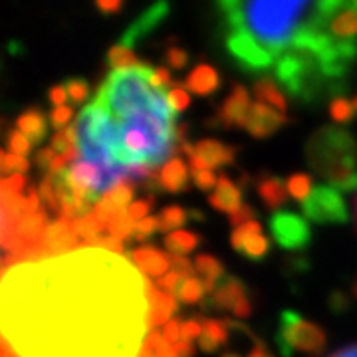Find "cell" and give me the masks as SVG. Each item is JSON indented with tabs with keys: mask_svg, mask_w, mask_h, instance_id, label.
<instances>
[{
	"mask_svg": "<svg viewBox=\"0 0 357 357\" xmlns=\"http://www.w3.org/2000/svg\"><path fill=\"white\" fill-rule=\"evenodd\" d=\"M191 178H192V183H195V185L204 192L217 189V185H218L217 175H215L211 169H206V171H191Z\"/></svg>",
	"mask_w": 357,
	"mask_h": 357,
	"instance_id": "42",
	"label": "cell"
},
{
	"mask_svg": "<svg viewBox=\"0 0 357 357\" xmlns=\"http://www.w3.org/2000/svg\"><path fill=\"white\" fill-rule=\"evenodd\" d=\"M204 284L203 280H197V278H187V280L181 282L177 290V300L183 304H199L204 298Z\"/></svg>",
	"mask_w": 357,
	"mask_h": 357,
	"instance_id": "31",
	"label": "cell"
},
{
	"mask_svg": "<svg viewBox=\"0 0 357 357\" xmlns=\"http://www.w3.org/2000/svg\"><path fill=\"white\" fill-rule=\"evenodd\" d=\"M38 191L42 203L46 204L50 211L60 215V208H62V206H60V197H58V189H56V181H54L52 175H46V177L42 178Z\"/></svg>",
	"mask_w": 357,
	"mask_h": 357,
	"instance_id": "33",
	"label": "cell"
},
{
	"mask_svg": "<svg viewBox=\"0 0 357 357\" xmlns=\"http://www.w3.org/2000/svg\"><path fill=\"white\" fill-rule=\"evenodd\" d=\"M288 192H290V197L296 199V201H300V203L304 204L306 203V199L312 195L314 191V178L306 175V173H294L288 177Z\"/></svg>",
	"mask_w": 357,
	"mask_h": 357,
	"instance_id": "29",
	"label": "cell"
},
{
	"mask_svg": "<svg viewBox=\"0 0 357 357\" xmlns=\"http://www.w3.org/2000/svg\"><path fill=\"white\" fill-rule=\"evenodd\" d=\"M24 175H10V177L2 178V183H0V192H14V195H20V192L24 191Z\"/></svg>",
	"mask_w": 357,
	"mask_h": 357,
	"instance_id": "50",
	"label": "cell"
},
{
	"mask_svg": "<svg viewBox=\"0 0 357 357\" xmlns=\"http://www.w3.org/2000/svg\"><path fill=\"white\" fill-rule=\"evenodd\" d=\"M252 91H255L256 102L264 103L268 107L280 112V114H286L288 109V100L286 96L282 93V89L276 86V82L270 76H260L255 82L252 86Z\"/></svg>",
	"mask_w": 357,
	"mask_h": 357,
	"instance_id": "23",
	"label": "cell"
},
{
	"mask_svg": "<svg viewBox=\"0 0 357 357\" xmlns=\"http://www.w3.org/2000/svg\"><path fill=\"white\" fill-rule=\"evenodd\" d=\"M167 10H169V6H167L165 0H157V2H153V4H151L145 13L141 14L133 24L129 26V30L121 36L119 42L129 46V48H133V44H135L141 36H145L147 32H151L155 26L161 22V18L165 16Z\"/></svg>",
	"mask_w": 357,
	"mask_h": 357,
	"instance_id": "16",
	"label": "cell"
},
{
	"mask_svg": "<svg viewBox=\"0 0 357 357\" xmlns=\"http://www.w3.org/2000/svg\"><path fill=\"white\" fill-rule=\"evenodd\" d=\"M203 318H191L187 321H183L181 330H183V342H195V340H201L203 335Z\"/></svg>",
	"mask_w": 357,
	"mask_h": 357,
	"instance_id": "44",
	"label": "cell"
},
{
	"mask_svg": "<svg viewBox=\"0 0 357 357\" xmlns=\"http://www.w3.org/2000/svg\"><path fill=\"white\" fill-rule=\"evenodd\" d=\"M161 357H178L177 354H175V347H171V345H167V349L163 351V356Z\"/></svg>",
	"mask_w": 357,
	"mask_h": 357,
	"instance_id": "60",
	"label": "cell"
},
{
	"mask_svg": "<svg viewBox=\"0 0 357 357\" xmlns=\"http://www.w3.org/2000/svg\"><path fill=\"white\" fill-rule=\"evenodd\" d=\"M54 157H56V151H54L52 147H48V149H40V151H36V155H34V163H36V167H40L42 171H46V169L50 171Z\"/></svg>",
	"mask_w": 357,
	"mask_h": 357,
	"instance_id": "52",
	"label": "cell"
},
{
	"mask_svg": "<svg viewBox=\"0 0 357 357\" xmlns=\"http://www.w3.org/2000/svg\"><path fill=\"white\" fill-rule=\"evenodd\" d=\"M48 98H50V102L56 105V107H62L68 100V91H66L64 84H60V86H54L50 89V93H48Z\"/></svg>",
	"mask_w": 357,
	"mask_h": 357,
	"instance_id": "55",
	"label": "cell"
},
{
	"mask_svg": "<svg viewBox=\"0 0 357 357\" xmlns=\"http://www.w3.org/2000/svg\"><path fill=\"white\" fill-rule=\"evenodd\" d=\"M211 206L218 211V213H227V215H234L241 206H243V191L241 187H236L229 177L218 178V185L215 191L208 197Z\"/></svg>",
	"mask_w": 357,
	"mask_h": 357,
	"instance_id": "18",
	"label": "cell"
},
{
	"mask_svg": "<svg viewBox=\"0 0 357 357\" xmlns=\"http://www.w3.org/2000/svg\"><path fill=\"white\" fill-rule=\"evenodd\" d=\"M167 342L163 337V333H159L157 330L149 332V335L145 337V344L141 347L139 357H161L163 351L167 349Z\"/></svg>",
	"mask_w": 357,
	"mask_h": 357,
	"instance_id": "36",
	"label": "cell"
},
{
	"mask_svg": "<svg viewBox=\"0 0 357 357\" xmlns=\"http://www.w3.org/2000/svg\"><path fill=\"white\" fill-rule=\"evenodd\" d=\"M175 354L178 357H195V345L192 342H181L175 345Z\"/></svg>",
	"mask_w": 357,
	"mask_h": 357,
	"instance_id": "56",
	"label": "cell"
},
{
	"mask_svg": "<svg viewBox=\"0 0 357 357\" xmlns=\"http://www.w3.org/2000/svg\"><path fill=\"white\" fill-rule=\"evenodd\" d=\"M330 307H332V312H335V314H342L345 310H349V298H347V294L333 292L330 296Z\"/></svg>",
	"mask_w": 357,
	"mask_h": 357,
	"instance_id": "53",
	"label": "cell"
},
{
	"mask_svg": "<svg viewBox=\"0 0 357 357\" xmlns=\"http://www.w3.org/2000/svg\"><path fill=\"white\" fill-rule=\"evenodd\" d=\"M222 357H241V356H236V354H225Z\"/></svg>",
	"mask_w": 357,
	"mask_h": 357,
	"instance_id": "63",
	"label": "cell"
},
{
	"mask_svg": "<svg viewBox=\"0 0 357 357\" xmlns=\"http://www.w3.org/2000/svg\"><path fill=\"white\" fill-rule=\"evenodd\" d=\"M64 88L68 91V100L74 105H82L89 98V84L84 77H70L64 82Z\"/></svg>",
	"mask_w": 357,
	"mask_h": 357,
	"instance_id": "34",
	"label": "cell"
},
{
	"mask_svg": "<svg viewBox=\"0 0 357 357\" xmlns=\"http://www.w3.org/2000/svg\"><path fill=\"white\" fill-rule=\"evenodd\" d=\"M2 357H18V356L14 354L13 349L8 347V345H6V344H4V342H2Z\"/></svg>",
	"mask_w": 357,
	"mask_h": 357,
	"instance_id": "59",
	"label": "cell"
},
{
	"mask_svg": "<svg viewBox=\"0 0 357 357\" xmlns=\"http://www.w3.org/2000/svg\"><path fill=\"white\" fill-rule=\"evenodd\" d=\"M149 300H151V314H149V330L153 332L159 326H165L171 321V316L178 310L177 300L175 296L159 290L157 286L151 284V294H149Z\"/></svg>",
	"mask_w": 357,
	"mask_h": 357,
	"instance_id": "22",
	"label": "cell"
},
{
	"mask_svg": "<svg viewBox=\"0 0 357 357\" xmlns=\"http://www.w3.org/2000/svg\"><path fill=\"white\" fill-rule=\"evenodd\" d=\"M181 326H183V321H178V319H171L169 324L163 326V337H165V342L171 347H175L177 344L183 342V330H181Z\"/></svg>",
	"mask_w": 357,
	"mask_h": 357,
	"instance_id": "46",
	"label": "cell"
},
{
	"mask_svg": "<svg viewBox=\"0 0 357 357\" xmlns=\"http://www.w3.org/2000/svg\"><path fill=\"white\" fill-rule=\"evenodd\" d=\"M227 14V50L244 72L270 68L304 103L342 96L356 56L337 48L326 22L345 0H218Z\"/></svg>",
	"mask_w": 357,
	"mask_h": 357,
	"instance_id": "2",
	"label": "cell"
},
{
	"mask_svg": "<svg viewBox=\"0 0 357 357\" xmlns=\"http://www.w3.org/2000/svg\"><path fill=\"white\" fill-rule=\"evenodd\" d=\"M270 230L276 244L288 252H302L312 243V230L306 217L292 211H278L270 217Z\"/></svg>",
	"mask_w": 357,
	"mask_h": 357,
	"instance_id": "8",
	"label": "cell"
},
{
	"mask_svg": "<svg viewBox=\"0 0 357 357\" xmlns=\"http://www.w3.org/2000/svg\"><path fill=\"white\" fill-rule=\"evenodd\" d=\"M326 34L337 48L357 58V0H345L326 22Z\"/></svg>",
	"mask_w": 357,
	"mask_h": 357,
	"instance_id": "9",
	"label": "cell"
},
{
	"mask_svg": "<svg viewBox=\"0 0 357 357\" xmlns=\"http://www.w3.org/2000/svg\"><path fill=\"white\" fill-rule=\"evenodd\" d=\"M165 62L173 70H185L189 64V54L183 48H178L177 44H171L165 50Z\"/></svg>",
	"mask_w": 357,
	"mask_h": 357,
	"instance_id": "39",
	"label": "cell"
},
{
	"mask_svg": "<svg viewBox=\"0 0 357 357\" xmlns=\"http://www.w3.org/2000/svg\"><path fill=\"white\" fill-rule=\"evenodd\" d=\"M195 270L199 272V276L203 278L204 290L206 294L215 292L218 282L225 278V266L222 262L211 255H199L195 258Z\"/></svg>",
	"mask_w": 357,
	"mask_h": 357,
	"instance_id": "25",
	"label": "cell"
},
{
	"mask_svg": "<svg viewBox=\"0 0 357 357\" xmlns=\"http://www.w3.org/2000/svg\"><path fill=\"white\" fill-rule=\"evenodd\" d=\"M256 192L258 197L262 199V203L266 206L268 211H274L278 213L282 206L288 201V183L280 178L278 175H272V173H260L256 177Z\"/></svg>",
	"mask_w": 357,
	"mask_h": 357,
	"instance_id": "15",
	"label": "cell"
},
{
	"mask_svg": "<svg viewBox=\"0 0 357 357\" xmlns=\"http://www.w3.org/2000/svg\"><path fill=\"white\" fill-rule=\"evenodd\" d=\"M171 272H175L183 280H187V278H195L197 270H195V264L187 256L171 255Z\"/></svg>",
	"mask_w": 357,
	"mask_h": 357,
	"instance_id": "41",
	"label": "cell"
},
{
	"mask_svg": "<svg viewBox=\"0 0 357 357\" xmlns=\"http://www.w3.org/2000/svg\"><path fill=\"white\" fill-rule=\"evenodd\" d=\"M72 117H74L72 107H68V105H62V107H54V112L50 114L52 128L58 129V131L70 128V121H72Z\"/></svg>",
	"mask_w": 357,
	"mask_h": 357,
	"instance_id": "43",
	"label": "cell"
},
{
	"mask_svg": "<svg viewBox=\"0 0 357 357\" xmlns=\"http://www.w3.org/2000/svg\"><path fill=\"white\" fill-rule=\"evenodd\" d=\"M149 294L129 256L102 246L24 260L2 274V342L18 357H139Z\"/></svg>",
	"mask_w": 357,
	"mask_h": 357,
	"instance_id": "1",
	"label": "cell"
},
{
	"mask_svg": "<svg viewBox=\"0 0 357 357\" xmlns=\"http://www.w3.org/2000/svg\"><path fill=\"white\" fill-rule=\"evenodd\" d=\"M203 243V236L199 232H192V230H175L171 234H167L165 248L175 256H187L191 255L192 250H197Z\"/></svg>",
	"mask_w": 357,
	"mask_h": 357,
	"instance_id": "26",
	"label": "cell"
},
{
	"mask_svg": "<svg viewBox=\"0 0 357 357\" xmlns=\"http://www.w3.org/2000/svg\"><path fill=\"white\" fill-rule=\"evenodd\" d=\"M203 310L211 312H232L236 318H248L252 316V298L250 290L241 278L236 276H225L218 282L215 292L208 296L203 304Z\"/></svg>",
	"mask_w": 357,
	"mask_h": 357,
	"instance_id": "7",
	"label": "cell"
},
{
	"mask_svg": "<svg viewBox=\"0 0 357 357\" xmlns=\"http://www.w3.org/2000/svg\"><path fill=\"white\" fill-rule=\"evenodd\" d=\"M84 243L77 234L76 225L72 220H54L50 222V227L46 230V236H44V248L48 256L50 255H64V252H72L76 248H82Z\"/></svg>",
	"mask_w": 357,
	"mask_h": 357,
	"instance_id": "13",
	"label": "cell"
},
{
	"mask_svg": "<svg viewBox=\"0 0 357 357\" xmlns=\"http://www.w3.org/2000/svg\"><path fill=\"white\" fill-rule=\"evenodd\" d=\"M248 357H274L270 351L266 349V345L264 342H260V340H256L255 347H252V351H250V356Z\"/></svg>",
	"mask_w": 357,
	"mask_h": 357,
	"instance_id": "57",
	"label": "cell"
},
{
	"mask_svg": "<svg viewBox=\"0 0 357 357\" xmlns=\"http://www.w3.org/2000/svg\"><path fill=\"white\" fill-rule=\"evenodd\" d=\"M351 294H354V296L357 298V278H356V282H354V286H351Z\"/></svg>",
	"mask_w": 357,
	"mask_h": 357,
	"instance_id": "61",
	"label": "cell"
},
{
	"mask_svg": "<svg viewBox=\"0 0 357 357\" xmlns=\"http://www.w3.org/2000/svg\"><path fill=\"white\" fill-rule=\"evenodd\" d=\"M195 155L201 157L208 169H217L236 161V147L217 139H201L195 145Z\"/></svg>",
	"mask_w": 357,
	"mask_h": 357,
	"instance_id": "17",
	"label": "cell"
},
{
	"mask_svg": "<svg viewBox=\"0 0 357 357\" xmlns=\"http://www.w3.org/2000/svg\"><path fill=\"white\" fill-rule=\"evenodd\" d=\"M328 112H330V117L337 123H349L354 117H356V105L354 102L345 100L344 96H335L330 100V105H328Z\"/></svg>",
	"mask_w": 357,
	"mask_h": 357,
	"instance_id": "32",
	"label": "cell"
},
{
	"mask_svg": "<svg viewBox=\"0 0 357 357\" xmlns=\"http://www.w3.org/2000/svg\"><path fill=\"white\" fill-rule=\"evenodd\" d=\"M107 64H109L112 70H128V68L143 66L145 62H141L139 58H137V54L133 52V48L117 42L115 46H112L107 50Z\"/></svg>",
	"mask_w": 357,
	"mask_h": 357,
	"instance_id": "28",
	"label": "cell"
},
{
	"mask_svg": "<svg viewBox=\"0 0 357 357\" xmlns=\"http://www.w3.org/2000/svg\"><path fill=\"white\" fill-rule=\"evenodd\" d=\"M123 0H96V8L102 14H115L121 10Z\"/></svg>",
	"mask_w": 357,
	"mask_h": 357,
	"instance_id": "54",
	"label": "cell"
},
{
	"mask_svg": "<svg viewBox=\"0 0 357 357\" xmlns=\"http://www.w3.org/2000/svg\"><path fill=\"white\" fill-rule=\"evenodd\" d=\"M151 74L149 64L112 70L74 123L79 159L102 171L107 192L121 183L143 187L177 151V112Z\"/></svg>",
	"mask_w": 357,
	"mask_h": 357,
	"instance_id": "3",
	"label": "cell"
},
{
	"mask_svg": "<svg viewBox=\"0 0 357 357\" xmlns=\"http://www.w3.org/2000/svg\"><path fill=\"white\" fill-rule=\"evenodd\" d=\"M286 123H288L286 115L272 109V107H268L264 103L255 102L250 105V109H248V115L244 119L243 128L256 139H268L276 131H280Z\"/></svg>",
	"mask_w": 357,
	"mask_h": 357,
	"instance_id": "12",
	"label": "cell"
},
{
	"mask_svg": "<svg viewBox=\"0 0 357 357\" xmlns=\"http://www.w3.org/2000/svg\"><path fill=\"white\" fill-rule=\"evenodd\" d=\"M159 220L157 217H147L139 220V222H135V229H133V241H137V243H143V241H147V238H151L155 232H159Z\"/></svg>",
	"mask_w": 357,
	"mask_h": 357,
	"instance_id": "38",
	"label": "cell"
},
{
	"mask_svg": "<svg viewBox=\"0 0 357 357\" xmlns=\"http://www.w3.org/2000/svg\"><path fill=\"white\" fill-rule=\"evenodd\" d=\"M354 105H356V112H357V96H356V100H354Z\"/></svg>",
	"mask_w": 357,
	"mask_h": 357,
	"instance_id": "64",
	"label": "cell"
},
{
	"mask_svg": "<svg viewBox=\"0 0 357 357\" xmlns=\"http://www.w3.org/2000/svg\"><path fill=\"white\" fill-rule=\"evenodd\" d=\"M185 86L183 84H175L173 88L169 89V103H171V107L175 109V112H185L187 107H189V103H191V98H189V93H187V89H183Z\"/></svg>",
	"mask_w": 357,
	"mask_h": 357,
	"instance_id": "40",
	"label": "cell"
},
{
	"mask_svg": "<svg viewBox=\"0 0 357 357\" xmlns=\"http://www.w3.org/2000/svg\"><path fill=\"white\" fill-rule=\"evenodd\" d=\"M159 229L161 232H175L178 230L183 225H187L189 220H192V211H187L178 204H171V206H165L161 213H159Z\"/></svg>",
	"mask_w": 357,
	"mask_h": 357,
	"instance_id": "27",
	"label": "cell"
},
{
	"mask_svg": "<svg viewBox=\"0 0 357 357\" xmlns=\"http://www.w3.org/2000/svg\"><path fill=\"white\" fill-rule=\"evenodd\" d=\"M159 189L165 192H185L189 189V167L181 157H173L161 167Z\"/></svg>",
	"mask_w": 357,
	"mask_h": 357,
	"instance_id": "20",
	"label": "cell"
},
{
	"mask_svg": "<svg viewBox=\"0 0 357 357\" xmlns=\"http://www.w3.org/2000/svg\"><path fill=\"white\" fill-rule=\"evenodd\" d=\"M276 345L282 357H319L326 351L328 335L318 324L294 310H284L278 319Z\"/></svg>",
	"mask_w": 357,
	"mask_h": 357,
	"instance_id": "5",
	"label": "cell"
},
{
	"mask_svg": "<svg viewBox=\"0 0 357 357\" xmlns=\"http://www.w3.org/2000/svg\"><path fill=\"white\" fill-rule=\"evenodd\" d=\"M250 96H248V89L244 86H234L232 91L227 96V100L222 102V105L217 109L215 117H211L208 126L211 128H243L244 119L248 115L250 109Z\"/></svg>",
	"mask_w": 357,
	"mask_h": 357,
	"instance_id": "11",
	"label": "cell"
},
{
	"mask_svg": "<svg viewBox=\"0 0 357 357\" xmlns=\"http://www.w3.org/2000/svg\"><path fill=\"white\" fill-rule=\"evenodd\" d=\"M330 357H357V344L347 345V347H342V349H337V351H335V354H332Z\"/></svg>",
	"mask_w": 357,
	"mask_h": 357,
	"instance_id": "58",
	"label": "cell"
},
{
	"mask_svg": "<svg viewBox=\"0 0 357 357\" xmlns=\"http://www.w3.org/2000/svg\"><path fill=\"white\" fill-rule=\"evenodd\" d=\"M151 82H153L155 88L161 89H169L173 88V77H171V72L167 68H153V74H151Z\"/></svg>",
	"mask_w": 357,
	"mask_h": 357,
	"instance_id": "51",
	"label": "cell"
},
{
	"mask_svg": "<svg viewBox=\"0 0 357 357\" xmlns=\"http://www.w3.org/2000/svg\"><path fill=\"white\" fill-rule=\"evenodd\" d=\"M181 282H183V278L178 276V274H175V272H167L163 278H159L157 280V288L159 290H163V292L171 294V296H177V290L178 286H181Z\"/></svg>",
	"mask_w": 357,
	"mask_h": 357,
	"instance_id": "48",
	"label": "cell"
},
{
	"mask_svg": "<svg viewBox=\"0 0 357 357\" xmlns=\"http://www.w3.org/2000/svg\"><path fill=\"white\" fill-rule=\"evenodd\" d=\"M302 213L307 220L318 225H345L349 220V208L342 192L330 185L314 187L306 203L302 204Z\"/></svg>",
	"mask_w": 357,
	"mask_h": 357,
	"instance_id": "6",
	"label": "cell"
},
{
	"mask_svg": "<svg viewBox=\"0 0 357 357\" xmlns=\"http://www.w3.org/2000/svg\"><path fill=\"white\" fill-rule=\"evenodd\" d=\"M151 206H153V199H151V197H149V199H143V201H135V203L128 208L129 218H131L133 222H139L143 218L149 217Z\"/></svg>",
	"mask_w": 357,
	"mask_h": 357,
	"instance_id": "45",
	"label": "cell"
},
{
	"mask_svg": "<svg viewBox=\"0 0 357 357\" xmlns=\"http://www.w3.org/2000/svg\"><path fill=\"white\" fill-rule=\"evenodd\" d=\"M129 260L139 268L147 278H163L167 270L171 268V256H167L163 250L155 246H139L135 250L128 252Z\"/></svg>",
	"mask_w": 357,
	"mask_h": 357,
	"instance_id": "14",
	"label": "cell"
},
{
	"mask_svg": "<svg viewBox=\"0 0 357 357\" xmlns=\"http://www.w3.org/2000/svg\"><path fill=\"white\" fill-rule=\"evenodd\" d=\"M306 161L333 189L357 191V139L347 129H316L306 141Z\"/></svg>",
	"mask_w": 357,
	"mask_h": 357,
	"instance_id": "4",
	"label": "cell"
},
{
	"mask_svg": "<svg viewBox=\"0 0 357 357\" xmlns=\"http://www.w3.org/2000/svg\"><path fill=\"white\" fill-rule=\"evenodd\" d=\"M133 229H135V222L129 218L128 211L123 213H117L115 217H112V220L107 222V234L112 238H117V241H126V238H131L133 236Z\"/></svg>",
	"mask_w": 357,
	"mask_h": 357,
	"instance_id": "30",
	"label": "cell"
},
{
	"mask_svg": "<svg viewBox=\"0 0 357 357\" xmlns=\"http://www.w3.org/2000/svg\"><path fill=\"white\" fill-rule=\"evenodd\" d=\"M354 208H356V222H357V195H356V203H354Z\"/></svg>",
	"mask_w": 357,
	"mask_h": 357,
	"instance_id": "62",
	"label": "cell"
},
{
	"mask_svg": "<svg viewBox=\"0 0 357 357\" xmlns=\"http://www.w3.org/2000/svg\"><path fill=\"white\" fill-rule=\"evenodd\" d=\"M256 217V211L250 206L248 203H244L234 215H230V225L234 227V229H238V227H243L246 222H250V220H255Z\"/></svg>",
	"mask_w": 357,
	"mask_h": 357,
	"instance_id": "49",
	"label": "cell"
},
{
	"mask_svg": "<svg viewBox=\"0 0 357 357\" xmlns=\"http://www.w3.org/2000/svg\"><path fill=\"white\" fill-rule=\"evenodd\" d=\"M230 328L222 319H204L203 335L199 340V347L206 354H215L222 345L229 344Z\"/></svg>",
	"mask_w": 357,
	"mask_h": 357,
	"instance_id": "24",
	"label": "cell"
},
{
	"mask_svg": "<svg viewBox=\"0 0 357 357\" xmlns=\"http://www.w3.org/2000/svg\"><path fill=\"white\" fill-rule=\"evenodd\" d=\"M6 143H8V153L18 155V157H28L32 153V141L20 131H10Z\"/></svg>",
	"mask_w": 357,
	"mask_h": 357,
	"instance_id": "37",
	"label": "cell"
},
{
	"mask_svg": "<svg viewBox=\"0 0 357 357\" xmlns=\"http://www.w3.org/2000/svg\"><path fill=\"white\" fill-rule=\"evenodd\" d=\"M28 169H30V163H28L26 157H18V155L6 153V151L0 153V171H2L4 175H8V173H13V175H22Z\"/></svg>",
	"mask_w": 357,
	"mask_h": 357,
	"instance_id": "35",
	"label": "cell"
},
{
	"mask_svg": "<svg viewBox=\"0 0 357 357\" xmlns=\"http://www.w3.org/2000/svg\"><path fill=\"white\" fill-rule=\"evenodd\" d=\"M74 145H77V143L72 141L68 128L62 129V131H58L56 135H52V149L58 155H64L66 151H68L70 147H74Z\"/></svg>",
	"mask_w": 357,
	"mask_h": 357,
	"instance_id": "47",
	"label": "cell"
},
{
	"mask_svg": "<svg viewBox=\"0 0 357 357\" xmlns=\"http://www.w3.org/2000/svg\"><path fill=\"white\" fill-rule=\"evenodd\" d=\"M16 128L32 141V145H38L48 135V117L40 107H28L16 117Z\"/></svg>",
	"mask_w": 357,
	"mask_h": 357,
	"instance_id": "21",
	"label": "cell"
},
{
	"mask_svg": "<svg viewBox=\"0 0 357 357\" xmlns=\"http://www.w3.org/2000/svg\"><path fill=\"white\" fill-rule=\"evenodd\" d=\"M230 246L238 255H243L246 260H252V262H260L270 255V241L262 234V227L256 220H250L232 230Z\"/></svg>",
	"mask_w": 357,
	"mask_h": 357,
	"instance_id": "10",
	"label": "cell"
},
{
	"mask_svg": "<svg viewBox=\"0 0 357 357\" xmlns=\"http://www.w3.org/2000/svg\"><path fill=\"white\" fill-rule=\"evenodd\" d=\"M183 86L195 96L206 98L220 88V76L211 64H197L189 72V76L185 77Z\"/></svg>",
	"mask_w": 357,
	"mask_h": 357,
	"instance_id": "19",
	"label": "cell"
}]
</instances>
